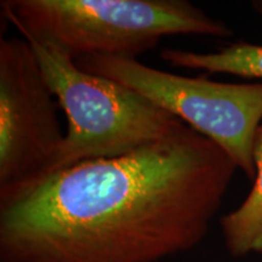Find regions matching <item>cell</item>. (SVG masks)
Here are the masks:
<instances>
[{
  "mask_svg": "<svg viewBox=\"0 0 262 262\" xmlns=\"http://www.w3.org/2000/svg\"><path fill=\"white\" fill-rule=\"evenodd\" d=\"M160 57L172 67L262 79V45L238 41L215 52L164 49Z\"/></svg>",
  "mask_w": 262,
  "mask_h": 262,
  "instance_id": "obj_7",
  "label": "cell"
},
{
  "mask_svg": "<svg viewBox=\"0 0 262 262\" xmlns=\"http://www.w3.org/2000/svg\"><path fill=\"white\" fill-rule=\"evenodd\" d=\"M191 126L0 196V262H159L208 233L235 170Z\"/></svg>",
  "mask_w": 262,
  "mask_h": 262,
  "instance_id": "obj_1",
  "label": "cell"
},
{
  "mask_svg": "<svg viewBox=\"0 0 262 262\" xmlns=\"http://www.w3.org/2000/svg\"><path fill=\"white\" fill-rule=\"evenodd\" d=\"M75 63L175 114L217 143L249 180L256 178L253 146L262 124V81L232 84L188 78L148 67L137 58L111 55H89Z\"/></svg>",
  "mask_w": 262,
  "mask_h": 262,
  "instance_id": "obj_4",
  "label": "cell"
},
{
  "mask_svg": "<svg viewBox=\"0 0 262 262\" xmlns=\"http://www.w3.org/2000/svg\"><path fill=\"white\" fill-rule=\"evenodd\" d=\"M251 6H253V9L257 12V14H260L262 16V0H254V2L251 3Z\"/></svg>",
  "mask_w": 262,
  "mask_h": 262,
  "instance_id": "obj_8",
  "label": "cell"
},
{
  "mask_svg": "<svg viewBox=\"0 0 262 262\" xmlns=\"http://www.w3.org/2000/svg\"><path fill=\"white\" fill-rule=\"evenodd\" d=\"M3 16L28 40L73 60L134 57L178 34L229 38L233 31L187 0H3Z\"/></svg>",
  "mask_w": 262,
  "mask_h": 262,
  "instance_id": "obj_2",
  "label": "cell"
},
{
  "mask_svg": "<svg viewBox=\"0 0 262 262\" xmlns=\"http://www.w3.org/2000/svg\"><path fill=\"white\" fill-rule=\"evenodd\" d=\"M31 44L0 38V196L45 176L64 140Z\"/></svg>",
  "mask_w": 262,
  "mask_h": 262,
  "instance_id": "obj_5",
  "label": "cell"
},
{
  "mask_svg": "<svg viewBox=\"0 0 262 262\" xmlns=\"http://www.w3.org/2000/svg\"><path fill=\"white\" fill-rule=\"evenodd\" d=\"M253 156L256 169L253 188L241 206L221 219L226 248L235 257L262 253V124L255 134Z\"/></svg>",
  "mask_w": 262,
  "mask_h": 262,
  "instance_id": "obj_6",
  "label": "cell"
},
{
  "mask_svg": "<svg viewBox=\"0 0 262 262\" xmlns=\"http://www.w3.org/2000/svg\"><path fill=\"white\" fill-rule=\"evenodd\" d=\"M26 40L68 119L63 143L47 175L88 160L127 155L185 125L129 88L81 71L58 49Z\"/></svg>",
  "mask_w": 262,
  "mask_h": 262,
  "instance_id": "obj_3",
  "label": "cell"
}]
</instances>
